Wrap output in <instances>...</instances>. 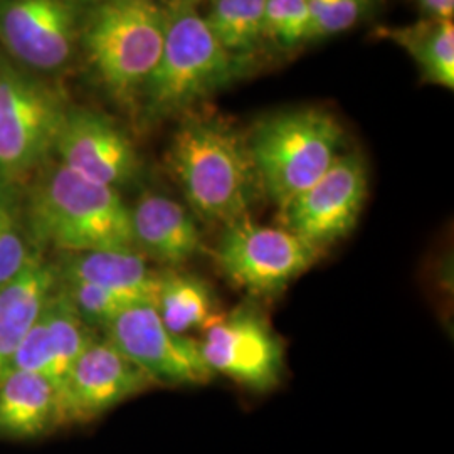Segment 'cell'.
<instances>
[{"label":"cell","mask_w":454,"mask_h":454,"mask_svg":"<svg viewBox=\"0 0 454 454\" xmlns=\"http://www.w3.org/2000/svg\"><path fill=\"white\" fill-rule=\"evenodd\" d=\"M371 2L372 0H307V43L348 31L367 14Z\"/></svg>","instance_id":"cell-23"},{"label":"cell","mask_w":454,"mask_h":454,"mask_svg":"<svg viewBox=\"0 0 454 454\" xmlns=\"http://www.w3.org/2000/svg\"><path fill=\"white\" fill-rule=\"evenodd\" d=\"M80 27L73 0H0V44L29 71L65 67L74 54Z\"/></svg>","instance_id":"cell-11"},{"label":"cell","mask_w":454,"mask_h":454,"mask_svg":"<svg viewBox=\"0 0 454 454\" xmlns=\"http://www.w3.org/2000/svg\"><path fill=\"white\" fill-rule=\"evenodd\" d=\"M65 99L33 71L0 58V170L7 180L37 168L54 152Z\"/></svg>","instance_id":"cell-6"},{"label":"cell","mask_w":454,"mask_h":454,"mask_svg":"<svg viewBox=\"0 0 454 454\" xmlns=\"http://www.w3.org/2000/svg\"><path fill=\"white\" fill-rule=\"evenodd\" d=\"M309 7L307 0H264L262 35L283 48L307 43Z\"/></svg>","instance_id":"cell-22"},{"label":"cell","mask_w":454,"mask_h":454,"mask_svg":"<svg viewBox=\"0 0 454 454\" xmlns=\"http://www.w3.org/2000/svg\"><path fill=\"white\" fill-rule=\"evenodd\" d=\"M34 239L66 254L90 251H137L130 207L120 192L82 179L65 165L49 168L29 204Z\"/></svg>","instance_id":"cell-2"},{"label":"cell","mask_w":454,"mask_h":454,"mask_svg":"<svg viewBox=\"0 0 454 454\" xmlns=\"http://www.w3.org/2000/svg\"><path fill=\"white\" fill-rule=\"evenodd\" d=\"M59 281L95 285L130 305H155L160 273L138 251H90L66 254L58 268Z\"/></svg>","instance_id":"cell-16"},{"label":"cell","mask_w":454,"mask_h":454,"mask_svg":"<svg viewBox=\"0 0 454 454\" xmlns=\"http://www.w3.org/2000/svg\"><path fill=\"white\" fill-rule=\"evenodd\" d=\"M187 114L167 162L189 209L223 227L249 217L261 187L247 137L221 116Z\"/></svg>","instance_id":"cell-1"},{"label":"cell","mask_w":454,"mask_h":454,"mask_svg":"<svg viewBox=\"0 0 454 454\" xmlns=\"http://www.w3.org/2000/svg\"><path fill=\"white\" fill-rule=\"evenodd\" d=\"M58 270L35 251L26 268L0 286V379L17 347L58 290Z\"/></svg>","instance_id":"cell-17"},{"label":"cell","mask_w":454,"mask_h":454,"mask_svg":"<svg viewBox=\"0 0 454 454\" xmlns=\"http://www.w3.org/2000/svg\"><path fill=\"white\" fill-rule=\"evenodd\" d=\"M56 426H61L59 399L46 377L22 371L2 375L0 438H37Z\"/></svg>","instance_id":"cell-18"},{"label":"cell","mask_w":454,"mask_h":454,"mask_svg":"<svg viewBox=\"0 0 454 454\" xmlns=\"http://www.w3.org/2000/svg\"><path fill=\"white\" fill-rule=\"evenodd\" d=\"M130 221L135 249L168 268L184 266L204 249L194 214L168 195H142L130 207Z\"/></svg>","instance_id":"cell-15"},{"label":"cell","mask_w":454,"mask_h":454,"mask_svg":"<svg viewBox=\"0 0 454 454\" xmlns=\"http://www.w3.org/2000/svg\"><path fill=\"white\" fill-rule=\"evenodd\" d=\"M155 309L163 325L177 335L206 330L219 317L209 283L176 270L160 273Z\"/></svg>","instance_id":"cell-20"},{"label":"cell","mask_w":454,"mask_h":454,"mask_svg":"<svg viewBox=\"0 0 454 454\" xmlns=\"http://www.w3.org/2000/svg\"><path fill=\"white\" fill-rule=\"evenodd\" d=\"M61 290L65 292L69 303L90 328H105L106 325L112 324L123 309L130 307V303H127L120 296L95 285L65 281H61Z\"/></svg>","instance_id":"cell-24"},{"label":"cell","mask_w":454,"mask_h":454,"mask_svg":"<svg viewBox=\"0 0 454 454\" xmlns=\"http://www.w3.org/2000/svg\"><path fill=\"white\" fill-rule=\"evenodd\" d=\"M34 253L7 192L0 194V286L19 275Z\"/></svg>","instance_id":"cell-25"},{"label":"cell","mask_w":454,"mask_h":454,"mask_svg":"<svg viewBox=\"0 0 454 454\" xmlns=\"http://www.w3.org/2000/svg\"><path fill=\"white\" fill-rule=\"evenodd\" d=\"M7 182H9V180L4 177V174H2V170H0V194L7 192V191H5V187H7Z\"/></svg>","instance_id":"cell-27"},{"label":"cell","mask_w":454,"mask_h":454,"mask_svg":"<svg viewBox=\"0 0 454 454\" xmlns=\"http://www.w3.org/2000/svg\"><path fill=\"white\" fill-rule=\"evenodd\" d=\"M54 152L67 170L116 191L140 172L130 137L106 116L82 108H67Z\"/></svg>","instance_id":"cell-13"},{"label":"cell","mask_w":454,"mask_h":454,"mask_svg":"<svg viewBox=\"0 0 454 454\" xmlns=\"http://www.w3.org/2000/svg\"><path fill=\"white\" fill-rule=\"evenodd\" d=\"M343 129L333 114L301 108L261 120L247 137L261 191L278 209L320 179L340 155Z\"/></svg>","instance_id":"cell-5"},{"label":"cell","mask_w":454,"mask_h":454,"mask_svg":"<svg viewBox=\"0 0 454 454\" xmlns=\"http://www.w3.org/2000/svg\"><path fill=\"white\" fill-rule=\"evenodd\" d=\"M185 2H189V4H197V2H200V0H185Z\"/></svg>","instance_id":"cell-28"},{"label":"cell","mask_w":454,"mask_h":454,"mask_svg":"<svg viewBox=\"0 0 454 454\" xmlns=\"http://www.w3.org/2000/svg\"><path fill=\"white\" fill-rule=\"evenodd\" d=\"M165 11L162 54L140 95L148 120L191 114L238 80L246 66L215 41L194 4L172 0Z\"/></svg>","instance_id":"cell-3"},{"label":"cell","mask_w":454,"mask_h":454,"mask_svg":"<svg viewBox=\"0 0 454 454\" xmlns=\"http://www.w3.org/2000/svg\"><path fill=\"white\" fill-rule=\"evenodd\" d=\"M324 254L325 249L285 227L246 217L224 226L214 258L234 286L260 298L281 294Z\"/></svg>","instance_id":"cell-7"},{"label":"cell","mask_w":454,"mask_h":454,"mask_svg":"<svg viewBox=\"0 0 454 454\" xmlns=\"http://www.w3.org/2000/svg\"><path fill=\"white\" fill-rule=\"evenodd\" d=\"M93 340L91 328L74 311L65 292L58 288L17 347L9 371L46 377L59 399V392L73 365Z\"/></svg>","instance_id":"cell-14"},{"label":"cell","mask_w":454,"mask_h":454,"mask_svg":"<svg viewBox=\"0 0 454 454\" xmlns=\"http://www.w3.org/2000/svg\"><path fill=\"white\" fill-rule=\"evenodd\" d=\"M202 17L215 41L241 63L264 41V0H211Z\"/></svg>","instance_id":"cell-21"},{"label":"cell","mask_w":454,"mask_h":454,"mask_svg":"<svg viewBox=\"0 0 454 454\" xmlns=\"http://www.w3.org/2000/svg\"><path fill=\"white\" fill-rule=\"evenodd\" d=\"M157 382L112 341L95 340L76 360L59 392L61 424L97 419Z\"/></svg>","instance_id":"cell-12"},{"label":"cell","mask_w":454,"mask_h":454,"mask_svg":"<svg viewBox=\"0 0 454 454\" xmlns=\"http://www.w3.org/2000/svg\"><path fill=\"white\" fill-rule=\"evenodd\" d=\"M379 37L404 49L419 67L422 80L454 90L453 19L424 17L421 20L399 27H382Z\"/></svg>","instance_id":"cell-19"},{"label":"cell","mask_w":454,"mask_h":454,"mask_svg":"<svg viewBox=\"0 0 454 454\" xmlns=\"http://www.w3.org/2000/svg\"><path fill=\"white\" fill-rule=\"evenodd\" d=\"M103 330L106 340L157 384L206 386L215 375L204 360L199 340L170 332L155 305H130Z\"/></svg>","instance_id":"cell-10"},{"label":"cell","mask_w":454,"mask_h":454,"mask_svg":"<svg viewBox=\"0 0 454 454\" xmlns=\"http://www.w3.org/2000/svg\"><path fill=\"white\" fill-rule=\"evenodd\" d=\"M424 17L453 19L454 0H418Z\"/></svg>","instance_id":"cell-26"},{"label":"cell","mask_w":454,"mask_h":454,"mask_svg":"<svg viewBox=\"0 0 454 454\" xmlns=\"http://www.w3.org/2000/svg\"><path fill=\"white\" fill-rule=\"evenodd\" d=\"M167 11L155 0H98L80 39L99 82L120 101L140 98L160 59Z\"/></svg>","instance_id":"cell-4"},{"label":"cell","mask_w":454,"mask_h":454,"mask_svg":"<svg viewBox=\"0 0 454 454\" xmlns=\"http://www.w3.org/2000/svg\"><path fill=\"white\" fill-rule=\"evenodd\" d=\"M365 199V163L354 152L340 153L320 179L279 209V224L326 249L356 229Z\"/></svg>","instance_id":"cell-9"},{"label":"cell","mask_w":454,"mask_h":454,"mask_svg":"<svg viewBox=\"0 0 454 454\" xmlns=\"http://www.w3.org/2000/svg\"><path fill=\"white\" fill-rule=\"evenodd\" d=\"M204 360L241 387L258 394L276 389L285 373V345L253 305L219 315L199 340Z\"/></svg>","instance_id":"cell-8"}]
</instances>
